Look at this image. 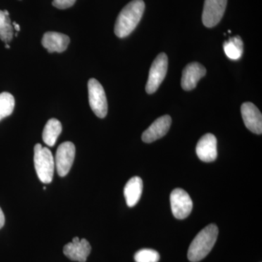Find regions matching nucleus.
Returning <instances> with one entry per match:
<instances>
[{
	"label": "nucleus",
	"mask_w": 262,
	"mask_h": 262,
	"mask_svg": "<svg viewBox=\"0 0 262 262\" xmlns=\"http://www.w3.org/2000/svg\"><path fill=\"white\" fill-rule=\"evenodd\" d=\"M145 10L143 0H133L125 7L117 17L115 26L117 37L125 38L134 32L140 22Z\"/></svg>",
	"instance_id": "1"
},
{
	"label": "nucleus",
	"mask_w": 262,
	"mask_h": 262,
	"mask_svg": "<svg viewBox=\"0 0 262 262\" xmlns=\"http://www.w3.org/2000/svg\"><path fill=\"white\" fill-rule=\"evenodd\" d=\"M219 229L216 225H210L199 232L188 250V259L192 262H198L206 258L213 248L217 237Z\"/></svg>",
	"instance_id": "2"
},
{
	"label": "nucleus",
	"mask_w": 262,
	"mask_h": 262,
	"mask_svg": "<svg viewBox=\"0 0 262 262\" xmlns=\"http://www.w3.org/2000/svg\"><path fill=\"white\" fill-rule=\"evenodd\" d=\"M34 167L38 178L44 184H50L53 180L55 170V160L51 150L43 147L40 144L34 146Z\"/></svg>",
	"instance_id": "3"
},
{
	"label": "nucleus",
	"mask_w": 262,
	"mask_h": 262,
	"mask_svg": "<svg viewBox=\"0 0 262 262\" xmlns=\"http://www.w3.org/2000/svg\"><path fill=\"white\" fill-rule=\"evenodd\" d=\"M90 106L95 115L104 118L108 113V103L104 89L96 79L92 78L88 83Z\"/></svg>",
	"instance_id": "4"
},
{
	"label": "nucleus",
	"mask_w": 262,
	"mask_h": 262,
	"mask_svg": "<svg viewBox=\"0 0 262 262\" xmlns=\"http://www.w3.org/2000/svg\"><path fill=\"white\" fill-rule=\"evenodd\" d=\"M168 64V56L165 53H160L155 58L150 68L149 78L146 84V91L148 94H154L159 89L166 76Z\"/></svg>",
	"instance_id": "5"
},
{
	"label": "nucleus",
	"mask_w": 262,
	"mask_h": 262,
	"mask_svg": "<svg viewBox=\"0 0 262 262\" xmlns=\"http://www.w3.org/2000/svg\"><path fill=\"white\" fill-rule=\"evenodd\" d=\"M75 144L71 141L62 143L57 149L55 165L60 177H66L70 172L75 158Z\"/></svg>",
	"instance_id": "6"
},
{
	"label": "nucleus",
	"mask_w": 262,
	"mask_h": 262,
	"mask_svg": "<svg viewBox=\"0 0 262 262\" xmlns=\"http://www.w3.org/2000/svg\"><path fill=\"white\" fill-rule=\"evenodd\" d=\"M172 213L178 220L187 218L192 212L193 203L190 196L182 189H174L170 194Z\"/></svg>",
	"instance_id": "7"
},
{
	"label": "nucleus",
	"mask_w": 262,
	"mask_h": 262,
	"mask_svg": "<svg viewBox=\"0 0 262 262\" xmlns=\"http://www.w3.org/2000/svg\"><path fill=\"white\" fill-rule=\"evenodd\" d=\"M227 0H206L203 8V23L205 27L212 28L220 23L225 14Z\"/></svg>",
	"instance_id": "8"
},
{
	"label": "nucleus",
	"mask_w": 262,
	"mask_h": 262,
	"mask_svg": "<svg viewBox=\"0 0 262 262\" xmlns=\"http://www.w3.org/2000/svg\"><path fill=\"white\" fill-rule=\"evenodd\" d=\"M91 246L85 239L74 237L72 242L65 245L63 253L72 261L85 262L91 253Z\"/></svg>",
	"instance_id": "9"
},
{
	"label": "nucleus",
	"mask_w": 262,
	"mask_h": 262,
	"mask_svg": "<svg viewBox=\"0 0 262 262\" xmlns=\"http://www.w3.org/2000/svg\"><path fill=\"white\" fill-rule=\"evenodd\" d=\"M241 115L245 125L248 130L253 134H261L262 133V115L261 112L253 103L246 102L241 106Z\"/></svg>",
	"instance_id": "10"
},
{
	"label": "nucleus",
	"mask_w": 262,
	"mask_h": 262,
	"mask_svg": "<svg viewBox=\"0 0 262 262\" xmlns=\"http://www.w3.org/2000/svg\"><path fill=\"white\" fill-rule=\"evenodd\" d=\"M196 152L202 161L206 163L214 161L218 155L215 136L211 134H205L196 144Z\"/></svg>",
	"instance_id": "11"
},
{
	"label": "nucleus",
	"mask_w": 262,
	"mask_h": 262,
	"mask_svg": "<svg viewBox=\"0 0 262 262\" xmlns=\"http://www.w3.org/2000/svg\"><path fill=\"white\" fill-rule=\"evenodd\" d=\"M206 74V69L198 62H192L186 66L182 72V87L184 91L195 89L196 84Z\"/></svg>",
	"instance_id": "12"
},
{
	"label": "nucleus",
	"mask_w": 262,
	"mask_h": 262,
	"mask_svg": "<svg viewBox=\"0 0 262 262\" xmlns=\"http://www.w3.org/2000/svg\"><path fill=\"white\" fill-rule=\"evenodd\" d=\"M171 117L164 115L156 120L144 133L141 139L145 143H151L166 135L171 125Z\"/></svg>",
	"instance_id": "13"
},
{
	"label": "nucleus",
	"mask_w": 262,
	"mask_h": 262,
	"mask_svg": "<svg viewBox=\"0 0 262 262\" xmlns=\"http://www.w3.org/2000/svg\"><path fill=\"white\" fill-rule=\"evenodd\" d=\"M70 38L66 34L56 32H48L43 36L42 44L49 53H62L68 48Z\"/></svg>",
	"instance_id": "14"
},
{
	"label": "nucleus",
	"mask_w": 262,
	"mask_h": 262,
	"mask_svg": "<svg viewBox=\"0 0 262 262\" xmlns=\"http://www.w3.org/2000/svg\"><path fill=\"white\" fill-rule=\"evenodd\" d=\"M143 191L142 179L139 177L131 178L124 188V195L127 206L134 207L140 200Z\"/></svg>",
	"instance_id": "15"
},
{
	"label": "nucleus",
	"mask_w": 262,
	"mask_h": 262,
	"mask_svg": "<svg viewBox=\"0 0 262 262\" xmlns=\"http://www.w3.org/2000/svg\"><path fill=\"white\" fill-rule=\"evenodd\" d=\"M62 131L61 122L57 119L52 118L48 120L42 132L43 141L49 146H53L56 144L58 136Z\"/></svg>",
	"instance_id": "16"
},
{
	"label": "nucleus",
	"mask_w": 262,
	"mask_h": 262,
	"mask_svg": "<svg viewBox=\"0 0 262 262\" xmlns=\"http://www.w3.org/2000/svg\"><path fill=\"white\" fill-rule=\"evenodd\" d=\"M224 51L229 59L239 60L244 53V42L239 36L230 37L224 43Z\"/></svg>",
	"instance_id": "17"
},
{
	"label": "nucleus",
	"mask_w": 262,
	"mask_h": 262,
	"mask_svg": "<svg viewBox=\"0 0 262 262\" xmlns=\"http://www.w3.org/2000/svg\"><path fill=\"white\" fill-rule=\"evenodd\" d=\"M13 27L7 10H0V39L5 43L11 42L13 39Z\"/></svg>",
	"instance_id": "18"
},
{
	"label": "nucleus",
	"mask_w": 262,
	"mask_h": 262,
	"mask_svg": "<svg viewBox=\"0 0 262 262\" xmlns=\"http://www.w3.org/2000/svg\"><path fill=\"white\" fill-rule=\"evenodd\" d=\"M15 108V98L10 93L0 94V121L10 116Z\"/></svg>",
	"instance_id": "19"
},
{
	"label": "nucleus",
	"mask_w": 262,
	"mask_h": 262,
	"mask_svg": "<svg viewBox=\"0 0 262 262\" xmlns=\"http://www.w3.org/2000/svg\"><path fill=\"white\" fill-rule=\"evenodd\" d=\"M160 258V254L158 251L147 248L137 251L134 256L136 262H158Z\"/></svg>",
	"instance_id": "20"
},
{
	"label": "nucleus",
	"mask_w": 262,
	"mask_h": 262,
	"mask_svg": "<svg viewBox=\"0 0 262 262\" xmlns=\"http://www.w3.org/2000/svg\"><path fill=\"white\" fill-rule=\"evenodd\" d=\"M76 0H53V5L58 9H67L75 5Z\"/></svg>",
	"instance_id": "21"
},
{
	"label": "nucleus",
	"mask_w": 262,
	"mask_h": 262,
	"mask_svg": "<svg viewBox=\"0 0 262 262\" xmlns=\"http://www.w3.org/2000/svg\"><path fill=\"white\" fill-rule=\"evenodd\" d=\"M5 219L4 213H3V210L0 208V229L3 228V226L5 225Z\"/></svg>",
	"instance_id": "22"
},
{
	"label": "nucleus",
	"mask_w": 262,
	"mask_h": 262,
	"mask_svg": "<svg viewBox=\"0 0 262 262\" xmlns=\"http://www.w3.org/2000/svg\"><path fill=\"white\" fill-rule=\"evenodd\" d=\"M13 26H14L15 29H16L18 32V31H20V27H19L18 24H17L15 23V22H14V23H13Z\"/></svg>",
	"instance_id": "23"
},
{
	"label": "nucleus",
	"mask_w": 262,
	"mask_h": 262,
	"mask_svg": "<svg viewBox=\"0 0 262 262\" xmlns=\"http://www.w3.org/2000/svg\"><path fill=\"white\" fill-rule=\"evenodd\" d=\"M5 47H6V48H10L9 46H8V45H6V46H5Z\"/></svg>",
	"instance_id": "24"
}]
</instances>
